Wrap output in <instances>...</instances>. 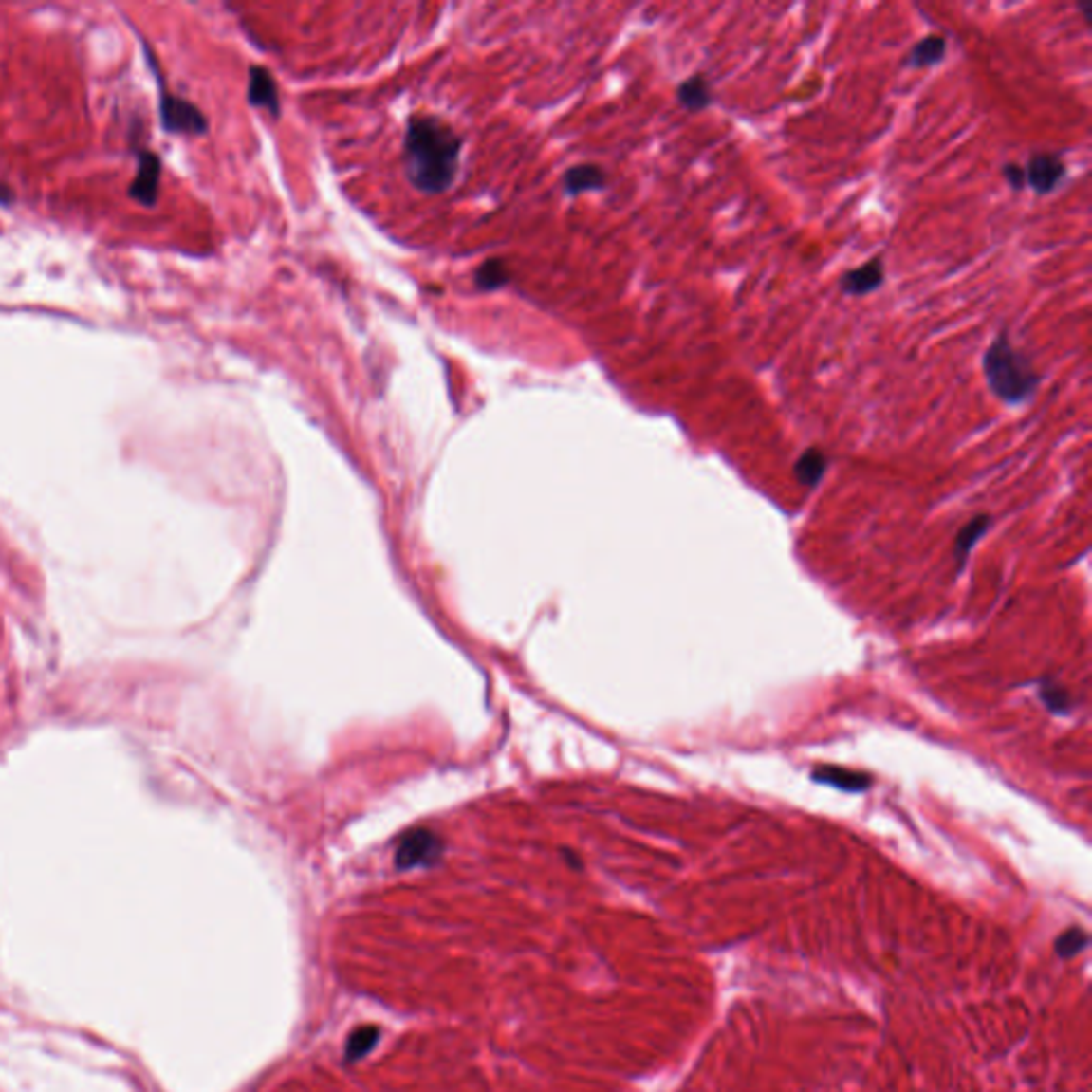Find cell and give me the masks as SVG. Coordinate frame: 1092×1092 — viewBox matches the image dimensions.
Segmentation results:
<instances>
[{
	"label": "cell",
	"instance_id": "4fadbf2b",
	"mask_svg": "<svg viewBox=\"0 0 1092 1092\" xmlns=\"http://www.w3.org/2000/svg\"><path fill=\"white\" fill-rule=\"evenodd\" d=\"M828 470V457L820 449H806L794 463V476L805 487H818Z\"/></svg>",
	"mask_w": 1092,
	"mask_h": 1092
},
{
	"label": "cell",
	"instance_id": "9c48e42d",
	"mask_svg": "<svg viewBox=\"0 0 1092 1092\" xmlns=\"http://www.w3.org/2000/svg\"><path fill=\"white\" fill-rule=\"evenodd\" d=\"M248 101H250L254 107L269 109L273 116L280 114V94L268 68L263 66L250 68V77H248Z\"/></svg>",
	"mask_w": 1092,
	"mask_h": 1092
},
{
	"label": "cell",
	"instance_id": "5bb4252c",
	"mask_svg": "<svg viewBox=\"0 0 1092 1092\" xmlns=\"http://www.w3.org/2000/svg\"><path fill=\"white\" fill-rule=\"evenodd\" d=\"M988 527H990V517H988V514H977V517L971 519L967 526L960 529V534L956 536V546H953V553H956L960 564L965 562L967 555L973 550L977 540L986 534Z\"/></svg>",
	"mask_w": 1092,
	"mask_h": 1092
},
{
	"label": "cell",
	"instance_id": "8992f818",
	"mask_svg": "<svg viewBox=\"0 0 1092 1092\" xmlns=\"http://www.w3.org/2000/svg\"><path fill=\"white\" fill-rule=\"evenodd\" d=\"M139 171L131 184V196L141 205H157L158 201V186H160V158L154 152L143 150L139 152Z\"/></svg>",
	"mask_w": 1092,
	"mask_h": 1092
},
{
	"label": "cell",
	"instance_id": "277c9868",
	"mask_svg": "<svg viewBox=\"0 0 1092 1092\" xmlns=\"http://www.w3.org/2000/svg\"><path fill=\"white\" fill-rule=\"evenodd\" d=\"M1027 186L1033 188L1037 194H1050L1054 193L1059 184L1067 176V167H1064L1063 158L1059 154L1046 152L1030 157L1028 165L1025 167Z\"/></svg>",
	"mask_w": 1092,
	"mask_h": 1092
},
{
	"label": "cell",
	"instance_id": "52a82bcc",
	"mask_svg": "<svg viewBox=\"0 0 1092 1092\" xmlns=\"http://www.w3.org/2000/svg\"><path fill=\"white\" fill-rule=\"evenodd\" d=\"M883 282H885L883 261L871 259V261H866L864 265H860V268L842 273L841 280H839V288L849 297H864V295H871L873 290L879 288Z\"/></svg>",
	"mask_w": 1092,
	"mask_h": 1092
},
{
	"label": "cell",
	"instance_id": "2e32d148",
	"mask_svg": "<svg viewBox=\"0 0 1092 1092\" xmlns=\"http://www.w3.org/2000/svg\"><path fill=\"white\" fill-rule=\"evenodd\" d=\"M1039 698L1044 700L1046 707L1050 709L1052 713H1061V715H1063V713H1067L1069 707H1071L1069 694L1064 692L1063 687L1054 685V683H1050V681H1046L1042 687H1039Z\"/></svg>",
	"mask_w": 1092,
	"mask_h": 1092
},
{
	"label": "cell",
	"instance_id": "ffe728a7",
	"mask_svg": "<svg viewBox=\"0 0 1092 1092\" xmlns=\"http://www.w3.org/2000/svg\"><path fill=\"white\" fill-rule=\"evenodd\" d=\"M11 201H13L11 188L5 186V184H0V205H7V203H11Z\"/></svg>",
	"mask_w": 1092,
	"mask_h": 1092
},
{
	"label": "cell",
	"instance_id": "ba28073f",
	"mask_svg": "<svg viewBox=\"0 0 1092 1092\" xmlns=\"http://www.w3.org/2000/svg\"><path fill=\"white\" fill-rule=\"evenodd\" d=\"M811 777H813V781H818V784L837 787V789H842V792H851V794L866 792V789L873 786V781H871V777L866 775V772H856V770H849V768H842V767H830V764H824V767L813 768Z\"/></svg>",
	"mask_w": 1092,
	"mask_h": 1092
},
{
	"label": "cell",
	"instance_id": "30bf717a",
	"mask_svg": "<svg viewBox=\"0 0 1092 1092\" xmlns=\"http://www.w3.org/2000/svg\"><path fill=\"white\" fill-rule=\"evenodd\" d=\"M945 51H948V41H945L943 34H928V37L917 41L916 46L911 47V54L907 56L905 65L916 68L935 66L943 63Z\"/></svg>",
	"mask_w": 1092,
	"mask_h": 1092
},
{
	"label": "cell",
	"instance_id": "7c38bea8",
	"mask_svg": "<svg viewBox=\"0 0 1092 1092\" xmlns=\"http://www.w3.org/2000/svg\"><path fill=\"white\" fill-rule=\"evenodd\" d=\"M606 184L604 171L596 165H579L565 171L564 188L567 194H581L587 191H600Z\"/></svg>",
	"mask_w": 1092,
	"mask_h": 1092
},
{
	"label": "cell",
	"instance_id": "6da1fadb",
	"mask_svg": "<svg viewBox=\"0 0 1092 1092\" xmlns=\"http://www.w3.org/2000/svg\"><path fill=\"white\" fill-rule=\"evenodd\" d=\"M461 139L435 118H412L403 139L410 182L423 193H444L459 169Z\"/></svg>",
	"mask_w": 1092,
	"mask_h": 1092
},
{
	"label": "cell",
	"instance_id": "ac0fdd59",
	"mask_svg": "<svg viewBox=\"0 0 1092 1092\" xmlns=\"http://www.w3.org/2000/svg\"><path fill=\"white\" fill-rule=\"evenodd\" d=\"M1088 945V936L1084 931H1080V928H1069L1067 933H1063L1059 936V941H1056V952H1059V956L1063 958H1071L1080 953Z\"/></svg>",
	"mask_w": 1092,
	"mask_h": 1092
},
{
	"label": "cell",
	"instance_id": "7a4b0ae2",
	"mask_svg": "<svg viewBox=\"0 0 1092 1092\" xmlns=\"http://www.w3.org/2000/svg\"><path fill=\"white\" fill-rule=\"evenodd\" d=\"M982 367L988 389L1008 406H1022L1030 401L1042 384V378L1030 361L1013 348L1009 329H1003L986 348Z\"/></svg>",
	"mask_w": 1092,
	"mask_h": 1092
},
{
	"label": "cell",
	"instance_id": "3957f363",
	"mask_svg": "<svg viewBox=\"0 0 1092 1092\" xmlns=\"http://www.w3.org/2000/svg\"><path fill=\"white\" fill-rule=\"evenodd\" d=\"M160 122L169 133L203 135L208 131V120L203 111L191 101L179 99L176 94H165L160 99Z\"/></svg>",
	"mask_w": 1092,
	"mask_h": 1092
},
{
	"label": "cell",
	"instance_id": "d6986e66",
	"mask_svg": "<svg viewBox=\"0 0 1092 1092\" xmlns=\"http://www.w3.org/2000/svg\"><path fill=\"white\" fill-rule=\"evenodd\" d=\"M1003 177L1008 179V184L1013 188V191H1022V188L1027 186L1025 167L1016 165V162H1009V165L1003 167Z\"/></svg>",
	"mask_w": 1092,
	"mask_h": 1092
},
{
	"label": "cell",
	"instance_id": "8fae6325",
	"mask_svg": "<svg viewBox=\"0 0 1092 1092\" xmlns=\"http://www.w3.org/2000/svg\"><path fill=\"white\" fill-rule=\"evenodd\" d=\"M676 101L678 105L687 111H704L713 101V94L709 88V82L704 75H692L685 82L678 83L676 88Z\"/></svg>",
	"mask_w": 1092,
	"mask_h": 1092
},
{
	"label": "cell",
	"instance_id": "e0dca14e",
	"mask_svg": "<svg viewBox=\"0 0 1092 1092\" xmlns=\"http://www.w3.org/2000/svg\"><path fill=\"white\" fill-rule=\"evenodd\" d=\"M509 282V275H506V269L502 261H487L483 268L476 271V284L480 288L485 290H493L497 287H502V284Z\"/></svg>",
	"mask_w": 1092,
	"mask_h": 1092
},
{
	"label": "cell",
	"instance_id": "5b68a950",
	"mask_svg": "<svg viewBox=\"0 0 1092 1092\" xmlns=\"http://www.w3.org/2000/svg\"><path fill=\"white\" fill-rule=\"evenodd\" d=\"M437 851H440V841L434 832L429 830H412L401 839L398 854H395V864L399 868H412L420 866L435 860Z\"/></svg>",
	"mask_w": 1092,
	"mask_h": 1092
},
{
	"label": "cell",
	"instance_id": "9a60e30c",
	"mask_svg": "<svg viewBox=\"0 0 1092 1092\" xmlns=\"http://www.w3.org/2000/svg\"><path fill=\"white\" fill-rule=\"evenodd\" d=\"M378 1037H380V1030L376 1027H361L357 1028L355 1033L348 1037V1044H346V1059L348 1061H359L361 1056H365L372 1047L376 1046Z\"/></svg>",
	"mask_w": 1092,
	"mask_h": 1092
}]
</instances>
